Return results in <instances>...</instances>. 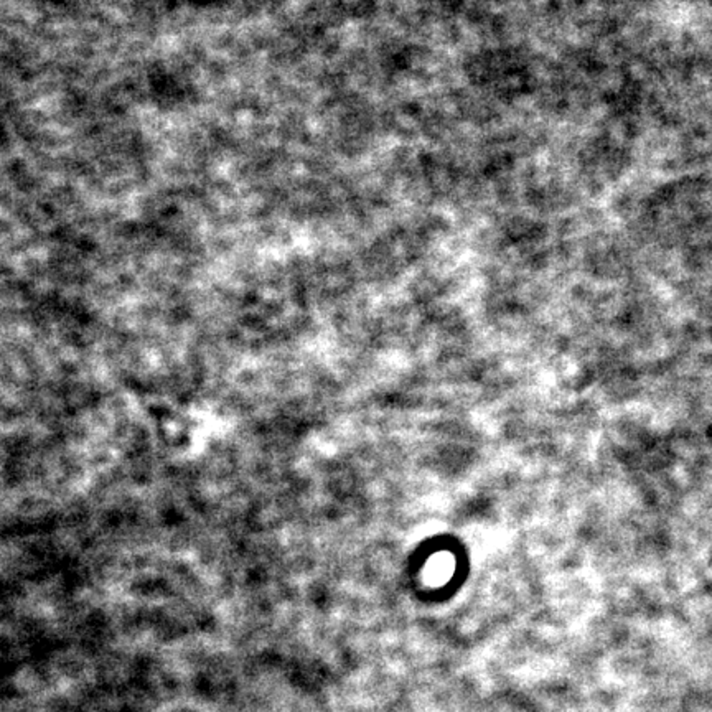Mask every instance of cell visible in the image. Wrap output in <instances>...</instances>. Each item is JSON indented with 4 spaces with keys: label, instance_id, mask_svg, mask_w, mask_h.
<instances>
[]
</instances>
